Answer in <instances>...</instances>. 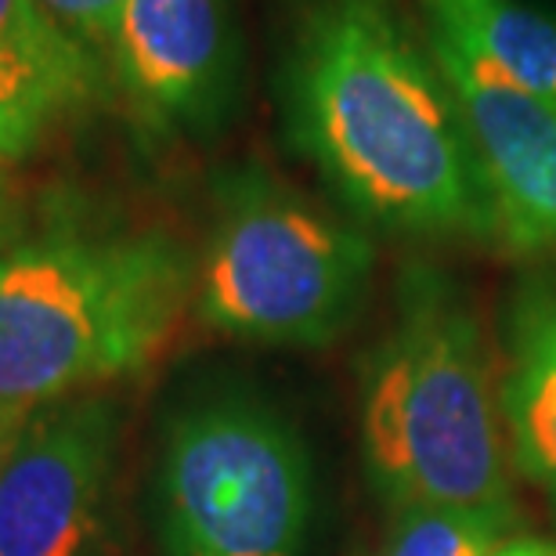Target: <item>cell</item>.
Instances as JSON below:
<instances>
[{"label": "cell", "mask_w": 556, "mask_h": 556, "mask_svg": "<svg viewBox=\"0 0 556 556\" xmlns=\"http://www.w3.org/2000/svg\"><path fill=\"white\" fill-rule=\"evenodd\" d=\"M311 517L304 444L268 408L210 402L166 433L160 535L166 556H300Z\"/></svg>", "instance_id": "5b68a950"}, {"label": "cell", "mask_w": 556, "mask_h": 556, "mask_svg": "<svg viewBox=\"0 0 556 556\" xmlns=\"http://www.w3.org/2000/svg\"><path fill=\"white\" fill-rule=\"evenodd\" d=\"M116 438V402L91 391L37 408L8 433L0 556H94Z\"/></svg>", "instance_id": "8992f818"}, {"label": "cell", "mask_w": 556, "mask_h": 556, "mask_svg": "<svg viewBox=\"0 0 556 556\" xmlns=\"http://www.w3.org/2000/svg\"><path fill=\"white\" fill-rule=\"evenodd\" d=\"M4 214H8V192H4V174H0V228H4Z\"/></svg>", "instance_id": "2e32d148"}, {"label": "cell", "mask_w": 556, "mask_h": 556, "mask_svg": "<svg viewBox=\"0 0 556 556\" xmlns=\"http://www.w3.org/2000/svg\"><path fill=\"white\" fill-rule=\"evenodd\" d=\"M195 296L166 231L51 228L0 253V430L144 369Z\"/></svg>", "instance_id": "7a4b0ae2"}, {"label": "cell", "mask_w": 556, "mask_h": 556, "mask_svg": "<svg viewBox=\"0 0 556 556\" xmlns=\"http://www.w3.org/2000/svg\"><path fill=\"white\" fill-rule=\"evenodd\" d=\"M372 247L264 170H231L195 268V307L210 329L264 343H326L358 315Z\"/></svg>", "instance_id": "277c9868"}, {"label": "cell", "mask_w": 556, "mask_h": 556, "mask_svg": "<svg viewBox=\"0 0 556 556\" xmlns=\"http://www.w3.org/2000/svg\"><path fill=\"white\" fill-rule=\"evenodd\" d=\"M509 525V509L416 506L402 509L380 556H488Z\"/></svg>", "instance_id": "7c38bea8"}, {"label": "cell", "mask_w": 556, "mask_h": 556, "mask_svg": "<svg viewBox=\"0 0 556 556\" xmlns=\"http://www.w3.org/2000/svg\"><path fill=\"white\" fill-rule=\"evenodd\" d=\"M4 441H8V433H4V430H0V452H4Z\"/></svg>", "instance_id": "e0dca14e"}, {"label": "cell", "mask_w": 556, "mask_h": 556, "mask_svg": "<svg viewBox=\"0 0 556 556\" xmlns=\"http://www.w3.org/2000/svg\"><path fill=\"white\" fill-rule=\"evenodd\" d=\"M488 556H556V542H549V539H514V542H498Z\"/></svg>", "instance_id": "9a60e30c"}, {"label": "cell", "mask_w": 556, "mask_h": 556, "mask_svg": "<svg viewBox=\"0 0 556 556\" xmlns=\"http://www.w3.org/2000/svg\"><path fill=\"white\" fill-rule=\"evenodd\" d=\"M433 29L556 105V18L525 0H422Z\"/></svg>", "instance_id": "30bf717a"}, {"label": "cell", "mask_w": 556, "mask_h": 556, "mask_svg": "<svg viewBox=\"0 0 556 556\" xmlns=\"http://www.w3.org/2000/svg\"><path fill=\"white\" fill-rule=\"evenodd\" d=\"M94 54H0V163L18 160L54 119L91 98Z\"/></svg>", "instance_id": "8fae6325"}, {"label": "cell", "mask_w": 556, "mask_h": 556, "mask_svg": "<svg viewBox=\"0 0 556 556\" xmlns=\"http://www.w3.org/2000/svg\"><path fill=\"white\" fill-rule=\"evenodd\" d=\"M498 405L517 470L556 498V278L549 275L520 286L509 311Z\"/></svg>", "instance_id": "9c48e42d"}, {"label": "cell", "mask_w": 556, "mask_h": 556, "mask_svg": "<svg viewBox=\"0 0 556 556\" xmlns=\"http://www.w3.org/2000/svg\"><path fill=\"white\" fill-rule=\"evenodd\" d=\"M427 48L459 105L498 239L520 253H556V105L438 29Z\"/></svg>", "instance_id": "52a82bcc"}, {"label": "cell", "mask_w": 556, "mask_h": 556, "mask_svg": "<svg viewBox=\"0 0 556 556\" xmlns=\"http://www.w3.org/2000/svg\"><path fill=\"white\" fill-rule=\"evenodd\" d=\"M365 463L397 509H509L506 422L481 326L448 278L408 268L365 387Z\"/></svg>", "instance_id": "3957f363"}, {"label": "cell", "mask_w": 556, "mask_h": 556, "mask_svg": "<svg viewBox=\"0 0 556 556\" xmlns=\"http://www.w3.org/2000/svg\"><path fill=\"white\" fill-rule=\"evenodd\" d=\"M11 51L65 59V54H84L87 48L40 8V0H0V54Z\"/></svg>", "instance_id": "4fadbf2b"}, {"label": "cell", "mask_w": 556, "mask_h": 556, "mask_svg": "<svg viewBox=\"0 0 556 556\" xmlns=\"http://www.w3.org/2000/svg\"><path fill=\"white\" fill-rule=\"evenodd\" d=\"M109 54L144 127H214L239 84L231 0H127Z\"/></svg>", "instance_id": "ba28073f"}, {"label": "cell", "mask_w": 556, "mask_h": 556, "mask_svg": "<svg viewBox=\"0 0 556 556\" xmlns=\"http://www.w3.org/2000/svg\"><path fill=\"white\" fill-rule=\"evenodd\" d=\"M127 0H40V8L87 51H109Z\"/></svg>", "instance_id": "5bb4252c"}, {"label": "cell", "mask_w": 556, "mask_h": 556, "mask_svg": "<svg viewBox=\"0 0 556 556\" xmlns=\"http://www.w3.org/2000/svg\"><path fill=\"white\" fill-rule=\"evenodd\" d=\"M286 119L362 217L416 236H498L448 80L387 0H315L289 54Z\"/></svg>", "instance_id": "6da1fadb"}]
</instances>
